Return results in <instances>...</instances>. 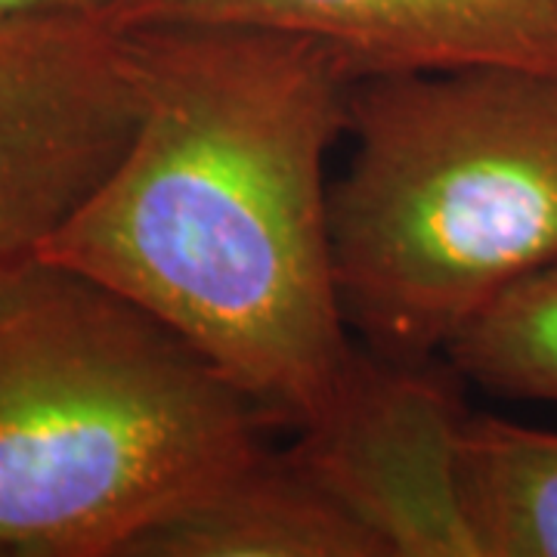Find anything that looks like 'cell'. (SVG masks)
<instances>
[{"label": "cell", "instance_id": "30bf717a", "mask_svg": "<svg viewBox=\"0 0 557 557\" xmlns=\"http://www.w3.org/2000/svg\"><path fill=\"white\" fill-rule=\"evenodd\" d=\"M115 0H0V22L47 13H109Z\"/></svg>", "mask_w": 557, "mask_h": 557}, {"label": "cell", "instance_id": "3957f363", "mask_svg": "<svg viewBox=\"0 0 557 557\" xmlns=\"http://www.w3.org/2000/svg\"><path fill=\"white\" fill-rule=\"evenodd\" d=\"M329 189L341 310L369 350L428 359L557 263V75L511 65L362 75Z\"/></svg>", "mask_w": 557, "mask_h": 557}, {"label": "cell", "instance_id": "6da1fadb", "mask_svg": "<svg viewBox=\"0 0 557 557\" xmlns=\"http://www.w3.org/2000/svg\"><path fill=\"white\" fill-rule=\"evenodd\" d=\"M134 28L146 84L137 137L40 258L139 304L270 424L298 428L354 354L325 161L347 131L359 75L338 50L295 32Z\"/></svg>", "mask_w": 557, "mask_h": 557}, {"label": "cell", "instance_id": "9c48e42d", "mask_svg": "<svg viewBox=\"0 0 557 557\" xmlns=\"http://www.w3.org/2000/svg\"><path fill=\"white\" fill-rule=\"evenodd\" d=\"M446 354L456 372L496 394L557 403V263L502 292Z\"/></svg>", "mask_w": 557, "mask_h": 557}, {"label": "cell", "instance_id": "5b68a950", "mask_svg": "<svg viewBox=\"0 0 557 557\" xmlns=\"http://www.w3.org/2000/svg\"><path fill=\"white\" fill-rule=\"evenodd\" d=\"M424 362L354 347L288 453L387 557H478L458 490L468 409Z\"/></svg>", "mask_w": 557, "mask_h": 557}, {"label": "cell", "instance_id": "ba28073f", "mask_svg": "<svg viewBox=\"0 0 557 557\" xmlns=\"http://www.w3.org/2000/svg\"><path fill=\"white\" fill-rule=\"evenodd\" d=\"M458 490L478 557H557V431L468 412Z\"/></svg>", "mask_w": 557, "mask_h": 557}, {"label": "cell", "instance_id": "277c9868", "mask_svg": "<svg viewBox=\"0 0 557 557\" xmlns=\"http://www.w3.org/2000/svg\"><path fill=\"white\" fill-rule=\"evenodd\" d=\"M143 106L134 25L109 13L0 22V263L40 255L94 201Z\"/></svg>", "mask_w": 557, "mask_h": 557}, {"label": "cell", "instance_id": "8992f818", "mask_svg": "<svg viewBox=\"0 0 557 557\" xmlns=\"http://www.w3.org/2000/svg\"><path fill=\"white\" fill-rule=\"evenodd\" d=\"M112 16L307 35L362 75L511 65L557 75V0H115Z\"/></svg>", "mask_w": 557, "mask_h": 557}, {"label": "cell", "instance_id": "52a82bcc", "mask_svg": "<svg viewBox=\"0 0 557 557\" xmlns=\"http://www.w3.org/2000/svg\"><path fill=\"white\" fill-rule=\"evenodd\" d=\"M124 557H387L292 453L242 458L171 515L143 530Z\"/></svg>", "mask_w": 557, "mask_h": 557}, {"label": "cell", "instance_id": "7a4b0ae2", "mask_svg": "<svg viewBox=\"0 0 557 557\" xmlns=\"http://www.w3.org/2000/svg\"><path fill=\"white\" fill-rule=\"evenodd\" d=\"M267 424L115 288L40 255L0 263V552L124 557Z\"/></svg>", "mask_w": 557, "mask_h": 557}]
</instances>
